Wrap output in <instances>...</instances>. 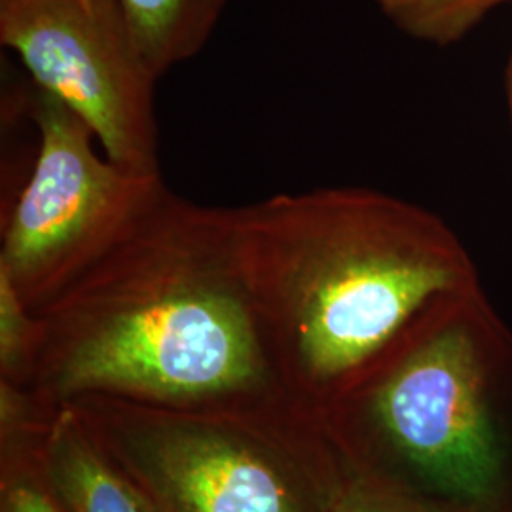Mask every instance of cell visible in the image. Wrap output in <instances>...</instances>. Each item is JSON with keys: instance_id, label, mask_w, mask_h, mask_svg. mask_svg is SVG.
<instances>
[{"instance_id": "obj_6", "label": "cell", "mask_w": 512, "mask_h": 512, "mask_svg": "<svg viewBox=\"0 0 512 512\" xmlns=\"http://www.w3.org/2000/svg\"><path fill=\"white\" fill-rule=\"evenodd\" d=\"M141 454L154 488L179 512H300L266 459L219 433L165 431Z\"/></svg>"}, {"instance_id": "obj_3", "label": "cell", "mask_w": 512, "mask_h": 512, "mask_svg": "<svg viewBox=\"0 0 512 512\" xmlns=\"http://www.w3.org/2000/svg\"><path fill=\"white\" fill-rule=\"evenodd\" d=\"M348 391L353 480L421 512H512V332L484 291Z\"/></svg>"}, {"instance_id": "obj_12", "label": "cell", "mask_w": 512, "mask_h": 512, "mask_svg": "<svg viewBox=\"0 0 512 512\" xmlns=\"http://www.w3.org/2000/svg\"><path fill=\"white\" fill-rule=\"evenodd\" d=\"M2 512H59L40 488L29 482H16L8 488Z\"/></svg>"}, {"instance_id": "obj_1", "label": "cell", "mask_w": 512, "mask_h": 512, "mask_svg": "<svg viewBox=\"0 0 512 512\" xmlns=\"http://www.w3.org/2000/svg\"><path fill=\"white\" fill-rule=\"evenodd\" d=\"M258 327L319 387L351 389L442 306L482 291L437 213L366 186L226 207Z\"/></svg>"}, {"instance_id": "obj_9", "label": "cell", "mask_w": 512, "mask_h": 512, "mask_svg": "<svg viewBox=\"0 0 512 512\" xmlns=\"http://www.w3.org/2000/svg\"><path fill=\"white\" fill-rule=\"evenodd\" d=\"M512 0H376L385 18L406 37L452 46Z\"/></svg>"}, {"instance_id": "obj_13", "label": "cell", "mask_w": 512, "mask_h": 512, "mask_svg": "<svg viewBox=\"0 0 512 512\" xmlns=\"http://www.w3.org/2000/svg\"><path fill=\"white\" fill-rule=\"evenodd\" d=\"M507 101H509V110H511L512 120V57L509 61V69H507Z\"/></svg>"}, {"instance_id": "obj_2", "label": "cell", "mask_w": 512, "mask_h": 512, "mask_svg": "<svg viewBox=\"0 0 512 512\" xmlns=\"http://www.w3.org/2000/svg\"><path fill=\"white\" fill-rule=\"evenodd\" d=\"M44 365L63 393L200 399L268 368L228 209L165 186L107 255L46 306Z\"/></svg>"}, {"instance_id": "obj_4", "label": "cell", "mask_w": 512, "mask_h": 512, "mask_svg": "<svg viewBox=\"0 0 512 512\" xmlns=\"http://www.w3.org/2000/svg\"><path fill=\"white\" fill-rule=\"evenodd\" d=\"M37 156L2 228L0 266L23 300L48 306L128 234L164 192L99 152L92 128L54 95L31 88Z\"/></svg>"}, {"instance_id": "obj_11", "label": "cell", "mask_w": 512, "mask_h": 512, "mask_svg": "<svg viewBox=\"0 0 512 512\" xmlns=\"http://www.w3.org/2000/svg\"><path fill=\"white\" fill-rule=\"evenodd\" d=\"M330 512H421L391 495L376 492L365 484L349 478L336 495Z\"/></svg>"}, {"instance_id": "obj_10", "label": "cell", "mask_w": 512, "mask_h": 512, "mask_svg": "<svg viewBox=\"0 0 512 512\" xmlns=\"http://www.w3.org/2000/svg\"><path fill=\"white\" fill-rule=\"evenodd\" d=\"M14 279L0 266V361L4 372H14L31 361L42 344V321L29 315Z\"/></svg>"}, {"instance_id": "obj_5", "label": "cell", "mask_w": 512, "mask_h": 512, "mask_svg": "<svg viewBox=\"0 0 512 512\" xmlns=\"http://www.w3.org/2000/svg\"><path fill=\"white\" fill-rule=\"evenodd\" d=\"M0 44L18 55L33 86L92 128L109 160L162 173L158 78L116 0H0Z\"/></svg>"}, {"instance_id": "obj_7", "label": "cell", "mask_w": 512, "mask_h": 512, "mask_svg": "<svg viewBox=\"0 0 512 512\" xmlns=\"http://www.w3.org/2000/svg\"><path fill=\"white\" fill-rule=\"evenodd\" d=\"M135 46L160 80L213 37L228 0H116Z\"/></svg>"}, {"instance_id": "obj_8", "label": "cell", "mask_w": 512, "mask_h": 512, "mask_svg": "<svg viewBox=\"0 0 512 512\" xmlns=\"http://www.w3.org/2000/svg\"><path fill=\"white\" fill-rule=\"evenodd\" d=\"M50 475L73 512H148L128 484L103 463L71 423H61L50 444Z\"/></svg>"}]
</instances>
